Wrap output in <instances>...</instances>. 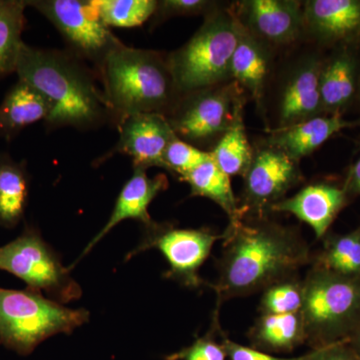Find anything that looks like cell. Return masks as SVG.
<instances>
[{"mask_svg": "<svg viewBox=\"0 0 360 360\" xmlns=\"http://www.w3.org/2000/svg\"><path fill=\"white\" fill-rule=\"evenodd\" d=\"M311 257L309 245L295 227L269 217L229 224L217 262L219 277L210 285L217 292V305L298 276Z\"/></svg>", "mask_w": 360, "mask_h": 360, "instance_id": "1", "label": "cell"}, {"mask_svg": "<svg viewBox=\"0 0 360 360\" xmlns=\"http://www.w3.org/2000/svg\"><path fill=\"white\" fill-rule=\"evenodd\" d=\"M16 73L51 103L47 124L89 129L110 115L104 94L78 61L58 51L21 46Z\"/></svg>", "mask_w": 360, "mask_h": 360, "instance_id": "2", "label": "cell"}, {"mask_svg": "<svg viewBox=\"0 0 360 360\" xmlns=\"http://www.w3.org/2000/svg\"><path fill=\"white\" fill-rule=\"evenodd\" d=\"M101 65L104 97L117 125L141 113L167 116L179 101L167 58L158 52L120 42L106 53Z\"/></svg>", "mask_w": 360, "mask_h": 360, "instance_id": "3", "label": "cell"}, {"mask_svg": "<svg viewBox=\"0 0 360 360\" xmlns=\"http://www.w3.org/2000/svg\"><path fill=\"white\" fill-rule=\"evenodd\" d=\"M241 26L231 6L206 14L191 39L167 56L180 96L231 80V59Z\"/></svg>", "mask_w": 360, "mask_h": 360, "instance_id": "4", "label": "cell"}, {"mask_svg": "<svg viewBox=\"0 0 360 360\" xmlns=\"http://www.w3.org/2000/svg\"><path fill=\"white\" fill-rule=\"evenodd\" d=\"M300 309L311 349L347 342L360 326V276L311 265L303 279Z\"/></svg>", "mask_w": 360, "mask_h": 360, "instance_id": "5", "label": "cell"}, {"mask_svg": "<svg viewBox=\"0 0 360 360\" xmlns=\"http://www.w3.org/2000/svg\"><path fill=\"white\" fill-rule=\"evenodd\" d=\"M89 317L87 310L68 309L39 291L0 288V345L20 355L52 335H70Z\"/></svg>", "mask_w": 360, "mask_h": 360, "instance_id": "6", "label": "cell"}, {"mask_svg": "<svg viewBox=\"0 0 360 360\" xmlns=\"http://www.w3.org/2000/svg\"><path fill=\"white\" fill-rule=\"evenodd\" d=\"M246 94L234 80L196 90L179 97L167 116L172 129L182 141L193 144L217 142L224 136L241 108Z\"/></svg>", "mask_w": 360, "mask_h": 360, "instance_id": "7", "label": "cell"}, {"mask_svg": "<svg viewBox=\"0 0 360 360\" xmlns=\"http://www.w3.org/2000/svg\"><path fill=\"white\" fill-rule=\"evenodd\" d=\"M0 269L22 279L30 290L45 291L56 302H70L82 296V288L70 269L32 229L0 248Z\"/></svg>", "mask_w": 360, "mask_h": 360, "instance_id": "8", "label": "cell"}, {"mask_svg": "<svg viewBox=\"0 0 360 360\" xmlns=\"http://www.w3.org/2000/svg\"><path fill=\"white\" fill-rule=\"evenodd\" d=\"M243 177V195L238 200L243 219L269 217L272 205L284 200L290 189L304 180L298 161L264 141L255 148Z\"/></svg>", "mask_w": 360, "mask_h": 360, "instance_id": "9", "label": "cell"}, {"mask_svg": "<svg viewBox=\"0 0 360 360\" xmlns=\"http://www.w3.org/2000/svg\"><path fill=\"white\" fill-rule=\"evenodd\" d=\"M146 238L129 258L141 251L156 248L167 258L169 269L165 277L174 279L191 290L205 285L200 269L212 252L213 245L224 238L210 229H182L165 224L153 222L148 226Z\"/></svg>", "mask_w": 360, "mask_h": 360, "instance_id": "10", "label": "cell"}, {"mask_svg": "<svg viewBox=\"0 0 360 360\" xmlns=\"http://www.w3.org/2000/svg\"><path fill=\"white\" fill-rule=\"evenodd\" d=\"M56 26L79 53L103 60L120 44L99 15L94 0H39L28 1Z\"/></svg>", "mask_w": 360, "mask_h": 360, "instance_id": "11", "label": "cell"}, {"mask_svg": "<svg viewBox=\"0 0 360 360\" xmlns=\"http://www.w3.org/2000/svg\"><path fill=\"white\" fill-rule=\"evenodd\" d=\"M231 7L246 32L271 49L290 46L305 37L302 1L243 0Z\"/></svg>", "mask_w": 360, "mask_h": 360, "instance_id": "12", "label": "cell"}, {"mask_svg": "<svg viewBox=\"0 0 360 360\" xmlns=\"http://www.w3.org/2000/svg\"><path fill=\"white\" fill-rule=\"evenodd\" d=\"M323 56L317 52L298 59L283 78L276 101V124L284 129L324 115L321 97Z\"/></svg>", "mask_w": 360, "mask_h": 360, "instance_id": "13", "label": "cell"}, {"mask_svg": "<svg viewBox=\"0 0 360 360\" xmlns=\"http://www.w3.org/2000/svg\"><path fill=\"white\" fill-rule=\"evenodd\" d=\"M305 37L321 46L360 49V0L303 1Z\"/></svg>", "mask_w": 360, "mask_h": 360, "instance_id": "14", "label": "cell"}, {"mask_svg": "<svg viewBox=\"0 0 360 360\" xmlns=\"http://www.w3.org/2000/svg\"><path fill=\"white\" fill-rule=\"evenodd\" d=\"M345 184L315 181L302 187L291 198H285L270 208V213H288L304 222L314 231L315 238L328 234L336 217L352 200Z\"/></svg>", "mask_w": 360, "mask_h": 360, "instance_id": "15", "label": "cell"}, {"mask_svg": "<svg viewBox=\"0 0 360 360\" xmlns=\"http://www.w3.org/2000/svg\"><path fill=\"white\" fill-rule=\"evenodd\" d=\"M118 127L120 136L116 153L132 158L134 168L163 167L165 150L177 137L167 116L160 113L132 115Z\"/></svg>", "mask_w": 360, "mask_h": 360, "instance_id": "16", "label": "cell"}, {"mask_svg": "<svg viewBox=\"0 0 360 360\" xmlns=\"http://www.w3.org/2000/svg\"><path fill=\"white\" fill-rule=\"evenodd\" d=\"M360 75V49H331L321 71V97L324 115H345L356 101Z\"/></svg>", "mask_w": 360, "mask_h": 360, "instance_id": "17", "label": "cell"}, {"mask_svg": "<svg viewBox=\"0 0 360 360\" xmlns=\"http://www.w3.org/2000/svg\"><path fill=\"white\" fill-rule=\"evenodd\" d=\"M360 127L359 120H347L341 115H322L284 127L269 129L264 143L281 149L298 162L321 148L341 130Z\"/></svg>", "mask_w": 360, "mask_h": 360, "instance_id": "18", "label": "cell"}, {"mask_svg": "<svg viewBox=\"0 0 360 360\" xmlns=\"http://www.w3.org/2000/svg\"><path fill=\"white\" fill-rule=\"evenodd\" d=\"M167 187L168 180L165 174H158L150 179L146 174V169L134 168V175L125 184L122 193L118 195L110 219L85 248L82 257L86 255L108 232L112 231L123 220H139L146 226L153 224V219L148 213V206Z\"/></svg>", "mask_w": 360, "mask_h": 360, "instance_id": "19", "label": "cell"}, {"mask_svg": "<svg viewBox=\"0 0 360 360\" xmlns=\"http://www.w3.org/2000/svg\"><path fill=\"white\" fill-rule=\"evenodd\" d=\"M271 56L272 49L253 37L243 26L240 39L231 59V80L250 94L260 111L264 110Z\"/></svg>", "mask_w": 360, "mask_h": 360, "instance_id": "20", "label": "cell"}, {"mask_svg": "<svg viewBox=\"0 0 360 360\" xmlns=\"http://www.w3.org/2000/svg\"><path fill=\"white\" fill-rule=\"evenodd\" d=\"M251 347L267 354H288L307 343V333L300 312L262 314L248 335Z\"/></svg>", "mask_w": 360, "mask_h": 360, "instance_id": "21", "label": "cell"}, {"mask_svg": "<svg viewBox=\"0 0 360 360\" xmlns=\"http://www.w3.org/2000/svg\"><path fill=\"white\" fill-rule=\"evenodd\" d=\"M51 110V103L39 91L18 80L0 105V134H13L39 120L46 122Z\"/></svg>", "mask_w": 360, "mask_h": 360, "instance_id": "22", "label": "cell"}, {"mask_svg": "<svg viewBox=\"0 0 360 360\" xmlns=\"http://www.w3.org/2000/svg\"><path fill=\"white\" fill-rule=\"evenodd\" d=\"M181 180L191 186V195L208 198L217 203L226 213L229 224L243 220L231 177L217 167L212 158L184 175Z\"/></svg>", "mask_w": 360, "mask_h": 360, "instance_id": "23", "label": "cell"}, {"mask_svg": "<svg viewBox=\"0 0 360 360\" xmlns=\"http://www.w3.org/2000/svg\"><path fill=\"white\" fill-rule=\"evenodd\" d=\"M321 240V250L312 255L311 265L345 276H360V225L345 234L328 231Z\"/></svg>", "mask_w": 360, "mask_h": 360, "instance_id": "24", "label": "cell"}, {"mask_svg": "<svg viewBox=\"0 0 360 360\" xmlns=\"http://www.w3.org/2000/svg\"><path fill=\"white\" fill-rule=\"evenodd\" d=\"M253 151L255 148L246 134L245 108H241L231 129L217 142L210 153L217 167L231 177L245 175L252 160Z\"/></svg>", "mask_w": 360, "mask_h": 360, "instance_id": "25", "label": "cell"}, {"mask_svg": "<svg viewBox=\"0 0 360 360\" xmlns=\"http://www.w3.org/2000/svg\"><path fill=\"white\" fill-rule=\"evenodd\" d=\"M26 6V1H0V77L16 70Z\"/></svg>", "mask_w": 360, "mask_h": 360, "instance_id": "26", "label": "cell"}, {"mask_svg": "<svg viewBox=\"0 0 360 360\" xmlns=\"http://www.w3.org/2000/svg\"><path fill=\"white\" fill-rule=\"evenodd\" d=\"M27 198V181L20 165L0 158V224L13 227L18 224Z\"/></svg>", "mask_w": 360, "mask_h": 360, "instance_id": "27", "label": "cell"}, {"mask_svg": "<svg viewBox=\"0 0 360 360\" xmlns=\"http://www.w3.org/2000/svg\"><path fill=\"white\" fill-rule=\"evenodd\" d=\"M101 20L108 27L141 26L155 15V0H94Z\"/></svg>", "mask_w": 360, "mask_h": 360, "instance_id": "28", "label": "cell"}, {"mask_svg": "<svg viewBox=\"0 0 360 360\" xmlns=\"http://www.w3.org/2000/svg\"><path fill=\"white\" fill-rule=\"evenodd\" d=\"M262 314H286L300 312L303 302V281L298 276L271 284L262 291Z\"/></svg>", "mask_w": 360, "mask_h": 360, "instance_id": "29", "label": "cell"}, {"mask_svg": "<svg viewBox=\"0 0 360 360\" xmlns=\"http://www.w3.org/2000/svg\"><path fill=\"white\" fill-rule=\"evenodd\" d=\"M219 309L213 311L210 330L200 336L193 345L167 355L165 360H229L221 340L222 328L219 322Z\"/></svg>", "mask_w": 360, "mask_h": 360, "instance_id": "30", "label": "cell"}, {"mask_svg": "<svg viewBox=\"0 0 360 360\" xmlns=\"http://www.w3.org/2000/svg\"><path fill=\"white\" fill-rule=\"evenodd\" d=\"M210 158V151L201 150L193 144L176 137L165 150L162 168L179 174L181 179L184 175Z\"/></svg>", "mask_w": 360, "mask_h": 360, "instance_id": "31", "label": "cell"}, {"mask_svg": "<svg viewBox=\"0 0 360 360\" xmlns=\"http://www.w3.org/2000/svg\"><path fill=\"white\" fill-rule=\"evenodd\" d=\"M221 4L210 0H161L158 1L155 20H165L174 16L206 15Z\"/></svg>", "mask_w": 360, "mask_h": 360, "instance_id": "32", "label": "cell"}, {"mask_svg": "<svg viewBox=\"0 0 360 360\" xmlns=\"http://www.w3.org/2000/svg\"><path fill=\"white\" fill-rule=\"evenodd\" d=\"M221 340L229 360H307L309 357V352L300 356L288 357V359L274 356L271 354H267L251 347H245L236 341L229 340L224 331L221 333Z\"/></svg>", "mask_w": 360, "mask_h": 360, "instance_id": "33", "label": "cell"}, {"mask_svg": "<svg viewBox=\"0 0 360 360\" xmlns=\"http://www.w3.org/2000/svg\"><path fill=\"white\" fill-rule=\"evenodd\" d=\"M307 360H360V357L347 342H340L310 350Z\"/></svg>", "mask_w": 360, "mask_h": 360, "instance_id": "34", "label": "cell"}, {"mask_svg": "<svg viewBox=\"0 0 360 360\" xmlns=\"http://www.w3.org/2000/svg\"><path fill=\"white\" fill-rule=\"evenodd\" d=\"M343 184L352 198L360 195V155L348 170Z\"/></svg>", "mask_w": 360, "mask_h": 360, "instance_id": "35", "label": "cell"}, {"mask_svg": "<svg viewBox=\"0 0 360 360\" xmlns=\"http://www.w3.org/2000/svg\"><path fill=\"white\" fill-rule=\"evenodd\" d=\"M347 345L354 350L355 354L360 357V326L354 331V335L347 340Z\"/></svg>", "mask_w": 360, "mask_h": 360, "instance_id": "36", "label": "cell"}, {"mask_svg": "<svg viewBox=\"0 0 360 360\" xmlns=\"http://www.w3.org/2000/svg\"><path fill=\"white\" fill-rule=\"evenodd\" d=\"M356 101L359 103V108H360V75H359V90H357V97H356ZM360 122V118H359Z\"/></svg>", "mask_w": 360, "mask_h": 360, "instance_id": "37", "label": "cell"}]
</instances>
